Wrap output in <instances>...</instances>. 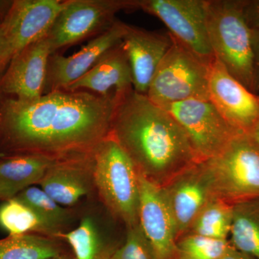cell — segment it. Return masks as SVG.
<instances>
[{
    "mask_svg": "<svg viewBox=\"0 0 259 259\" xmlns=\"http://www.w3.org/2000/svg\"><path fill=\"white\" fill-rule=\"evenodd\" d=\"M171 44L168 32L150 31L128 25L122 46L128 58L134 91L147 95L153 75Z\"/></svg>",
    "mask_w": 259,
    "mask_h": 259,
    "instance_id": "obj_17",
    "label": "cell"
},
{
    "mask_svg": "<svg viewBox=\"0 0 259 259\" xmlns=\"http://www.w3.org/2000/svg\"><path fill=\"white\" fill-rule=\"evenodd\" d=\"M171 37V46L158 65L146 96L161 107L189 100H209L210 66Z\"/></svg>",
    "mask_w": 259,
    "mask_h": 259,
    "instance_id": "obj_6",
    "label": "cell"
},
{
    "mask_svg": "<svg viewBox=\"0 0 259 259\" xmlns=\"http://www.w3.org/2000/svg\"><path fill=\"white\" fill-rule=\"evenodd\" d=\"M56 160L37 154L0 156V183L15 197L25 189L38 185Z\"/></svg>",
    "mask_w": 259,
    "mask_h": 259,
    "instance_id": "obj_20",
    "label": "cell"
},
{
    "mask_svg": "<svg viewBox=\"0 0 259 259\" xmlns=\"http://www.w3.org/2000/svg\"><path fill=\"white\" fill-rule=\"evenodd\" d=\"M248 134L259 150V120L257 121L256 123Z\"/></svg>",
    "mask_w": 259,
    "mask_h": 259,
    "instance_id": "obj_32",
    "label": "cell"
},
{
    "mask_svg": "<svg viewBox=\"0 0 259 259\" xmlns=\"http://www.w3.org/2000/svg\"><path fill=\"white\" fill-rule=\"evenodd\" d=\"M132 90V72L122 42L107 51L88 73L64 89L90 92L102 96L122 95Z\"/></svg>",
    "mask_w": 259,
    "mask_h": 259,
    "instance_id": "obj_18",
    "label": "cell"
},
{
    "mask_svg": "<svg viewBox=\"0 0 259 259\" xmlns=\"http://www.w3.org/2000/svg\"><path fill=\"white\" fill-rule=\"evenodd\" d=\"M161 190L175 223L177 240L187 233L194 218L215 197L203 161L177 174Z\"/></svg>",
    "mask_w": 259,
    "mask_h": 259,
    "instance_id": "obj_11",
    "label": "cell"
},
{
    "mask_svg": "<svg viewBox=\"0 0 259 259\" xmlns=\"http://www.w3.org/2000/svg\"><path fill=\"white\" fill-rule=\"evenodd\" d=\"M0 227L9 235L35 233L54 238L59 235L31 207L15 197L0 206Z\"/></svg>",
    "mask_w": 259,
    "mask_h": 259,
    "instance_id": "obj_23",
    "label": "cell"
},
{
    "mask_svg": "<svg viewBox=\"0 0 259 259\" xmlns=\"http://www.w3.org/2000/svg\"><path fill=\"white\" fill-rule=\"evenodd\" d=\"M115 96L110 136L145 179L161 187L200 162L185 131L164 108L134 90Z\"/></svg>",
    "mask_w": 259,
    "mask_h": 259,
    "instance_id": "obj_2",
    "label": "cell"
},
{
    "mask_svg": "<svg viewBox=\"0 0 259 259\" xmlns=\"http://www.w3.org/2000/svg\"><path fill=\"white\" fill-rule=\"evenodd\" d=\"M67 243L76 259H110L120 246L107 236L95 214H85L79 226L58 235Z\"/></svg>",
    "mask_w": 259,
    "mask_h": 259,
    "instance_id": "obj_19",
    "label": "cell"
},
{
    "mask_svg": "<svg viewBox=\"0 0 259 259\" xmlns=\"http://www.w3.org/2000/svg\"><path fill=\"white\" fill-rule=\"evenodd\" d=\"M62 0H16L0 23V74L30 44L47 35Z\"/></svg>",
    "mask_w": 259,
    "mask_h": 259,
    "instance_id": "obj_9",
    "label": "cell"
},
{
    "mask_svg": "<svg viewBox=\"0 0 259 259\" xmlns=\"http://www.w3.org/2000/svg\"><path fill=\"white\" fill-rule=\"evenodd\" d=\"M233 222V205L214 197L199 212L186 234L228 240Z\"/></svg>",
    "mask_w": 259,
    "mask_h": 259,
    "instance_id": "obj_24",
    "label": "cell"
},
{
    "mask_svg": "<svg viewBox=\"0 0 259 259\" xmlns=\"http://www.w3.org/2000/svg\"><path fill=\"white\" fill-rule=\"evenodd\" d=\"M139 223L158 259H177L175 223L161 187L139 174Z\"/></svg>",
    "mask_w": 259,
    "mask_h": 259,
    "instance_id": "obj_16",
    "label": "cell"
},
{
    "mask_svg": "<svg viewBox=\"0 0 259 259\" xmlns=\"http://www.w3.org/2000/svg\"><path fill=\"white\" fill-rule=\"evenodd\" d=\"M14 197V194L9 189L0 183V200L6 201Z\"/></svg>",
    "mask_w": 259,
    "mask_h": 259,
    "instance_id": "obj_31",
    "label": "cell"
},
{
    "mask_svg": "<svg viewBox=\"0 0 259 259\" xmlns=\"http://www.w3.org/2000/svg\"><path fill=\"white\" fill-rule=\"evenodd\" d=\"M47 259H76L75 258L74 253L72 251L67 252V253H64V254L58 255V256L52 257V258H49Z\"/></svg>",
    "mask_w": 259,
    "mask_h": 259,
    "instance_id": "obj_33",
    "label": "cell"
},
{
    "mask_svg": "<svg viewBox=\"0 0 259 259\" xmlns=\"http://www.w3.org/2000/svg\"><path fill=\"white\" fill-rule=\"evenodd\" d=\"M230 237L233 248L259 259V198L233 204Z\"/></svg>",
    "mask_w": 259,
    "mask_h": 259,
    "instance_id": "obj_22",
    "label": "cell"
},
{
    "mask_svg": "<svg viewBox=\"0 0 259 259\" xmlns=\"http://www.w3.org/2000/svg\"><path fill=\"white\" fill-rule=\"evenodd\" d=\"M229 239L186 234L177 241V259H221L231 249Z\"/></svg>",
    "mask_w": 259,
    "mask_h": 259,
    "instance_id": "obj_26",
    "label": "cell"
},
{
    "mask_svg": "<svg viewBox=\"0 0 259 259\" xmlns=\"http://www.w3.org/2000/svg\"><path fill=\"white\" fill-rule=\"evenodd\" d=\"M138 9V0H66L47 33L52 51L100 35L113 25L121 11Z\"/></svg>",
    "mask_w": 259,
    "mask_h": 259,
    "instance_id": "obj_7",
    "label": "cell"
},
{
    "mask_svg": "<svg viewBox=\"0 0 259 259\" xmlns=\"http://www.w3.org/2000/svg\"><path fill=\"white\" fill-rule=\"evenodd\" d=\"M243 13L251 29H259V0L244 1Z\"/></svg>",
    "mask_w": 259,
    "mask_h": 259,
    "instance_id": "obj_28",
    "label": "cell"
},
{
    "mask_svg": "<svg viewBox=\"0 0 259 259\" xmlns=\"http://www.w3.org/2000/svg\"><path fill=\"white\" fill-rule=\"evenodd\" d=\"M138 9L159 19L168 33L202 62L215 59L209 41L207 0H138Z\"/></svg>",
    "mask_w": 259,
    "mask_h": 259,
    "instance_id": "obj_8",
    "label": "cell"
},
{
    "mask_svg": "<svg viewBox=\"0 0 259 259\" xmlns=\"http://www.w3.org/2000/svg\"><path fill=\"white\" fill-rule=\"evenodd\" d=\"M3 3V2H0V5H1L2 3Z\"/></svg>",
    "mask_w": 259,
    "mask_h": 259,
    "instance_id": "obj_34",
    "label": "cell"
},
{
    "mask_svg": "<svg viewBox=\"0 0 259 259\" xmlns=\"http://www.w3.org/2000/svg\"><path fill=\"white\" fill-rule=\"evenodd\" d=\"M209 100L238 132L249 134L259 120V95L235 79L216 57L209 68Z\"/></svg>",
    "mask_w": 259,
    "mask_h": 259,
    "instance_id": "obj_12",
    "label": "cell"
},
{
    "mask_svg": "<svg viewBox=\"0 0 259 259\" xmlns=\"http://www.w3.org/2000/svg\"><path fill=\"white\" fill-rule=\"evenodd\" d=\"M185 131L199 161L214 157L240 134L209 100H189L163 107Z\"/></svg>",
    "mask_w": 259,
    "mask_h": 259,
    "instance_id": "obj_10",
    "label": "cell"
},
{
    "mask_svg": "<svg viewBox=\"0 0 259 259\" xmlns=\"http://www.w3.org/2000/svg\"><path fill=\"white\" fill-rule=\"evenodd\" d=\"M59 238L29 233L0 239V259H47L70 251Z\"/></svg>",
    "mask_w": 259,
    "mask_h": 259,
    "instance_id": "obj_21",
    "label": "cell"
},
{
    "mask_svg": "<svg viewBox=\"0 0 259 259\" xmlns=\"http://www.w3.org/2000/svg\"><path fill=\"white\" fill-rule=\"evenodd\" d=\"M93 179L102 204L126 228L139 223V173L110 134L93 150Z\"/></svg>",
    "mask_w": 259,
    "mask_h": 259,
    "instance_id": "obj_3",
    "label": "cell"
},
{
    "mask_svg": "<svg viewBox=\"0 0 259 259\" xmlns=\"http://www.w3.org/2000/svg\"><path fill=\"white\" fill-rule=\"evenodd\" d=\"M38 185L61 205L74 207L95 189L93 151L56 159Z\"/></svg>",
    "mask_w": 259,
    "mask_h": 259,
    "instance_id": "obj_15",
    "label": "cell"
},
{
    "mask_svg": "<svg viewBox=\"0 0 259 259\" xmlns=\"http://www.w3.org/2000/svg\"><path fill=\"white\" fill-rule=\"evenodd\" d=\"M252 47L255 93L259 95V29H252Z\"/></svg>",
    "mask_w": 259,
    "mask_h": 259,
    "instance_id": "obj_29",
    "label": "cell"
},
{
    "mask_svg": "<svg viewBox=\"0 0 259 259\" xmlns=\"http://www.w3.org/2000/svg\"><path fill=\"white\" fill-rule=\"evenodd\" d=\"M51 54L47 35L25 48L8 65L0 81V91L19 100L41 97Z\"/></svg>",
    "mask_w": 259,
    "mask_h": 259,
    "instance_id": "obj_14",
    "label": "cell"
},
{
    "mask_svg": "<svg viewBox=\"0 0 259 259\" xmlns=\"http://www.w3.org/2000/svg\"><path fill=\"white\" fill-rule=\"evenodd\" d=\"M128 25L117 20L110 28L83 47L73 55L51 54L48 64L44 95L64 90L88 73L102 56L122 42Z\"/></svg>",
    "mask_w": 259,
    "mask_h": 259,
    "instance_id": "obj_13",
    "label": "cell"
},
{
    "mask_svg": "<svg viewBox=\"0 0 259 259\" xmlns=\"http://www.w3.org/2000/svg\"><path fill=\"white\" fill-rule=\"evenodd\" d=\"M115 102V94L82 90H57L34 100L8 99L2 107L0 144L7 155L54 159L92 152L110 134Z\"/></svg>",
    "mask_w": 259,
    "mask_h": 259,
    "instance_id": "obj_1",
    "label": "cell"
},
{
    "mask_svg": "<svg viewBox=\"0 0 259 259\" xmlns=\"http://www.w3.org/2000/svg\"><path fill=\"white\" fill-rule=\"evenodd\" d=\"M15 197L31 207L59 234L67 231L66 228L74 222V210L61 205L38 187L32 186L19 192Z\"/></svg>",
    "mask_w": 259,
    "mask_h": 259,
    "instance_id": "obj_25",
    "label": "cell"
},
{
    "mask_svg": "<svg viewBox=\"0 0 259 259\" xmlns=\"http://www.w3.org/2000/svg\"><path fill=\"white\" fill-rule=\"evenodd\" d=\"M110 259H158L139 223L127 228L125 241Z\"/></svg>",
    "mask_w": 259,
    "mask_h": 259,
    "instance_id": "obj_27",
    "label": "cell"
},
{
    "mask_svg": "<svg viewBox=\"0 0 259 259\" xmlns=\"http://www.w3.org/2000/svg\"><path fill=\"white\" fill-rule=\"evenodd\" d=\"M243 6L241 0H207V31L215 57L235 79L255 93L252 29L245 20Z\"/></svg>",
    "mask_w": 259,
    "mask_h": 259,
    "instance_id": "obj_4",
    "label": "cell"
},
{
    "mask_svg": "<svg viewBox=\"0 0 259 259\" xmlns=\"http://www.w3.org/2000/svg\"><path fill=\"white\" fill-rule=\"evenodd\" d=\"M203 162L218 198L232 205L259 198V150L249 134H237L221 153Z\"/></svg>",
    "mask_w": 259,
    "mask_h": 259,
    "instance_id": "obj_5",
    "label": "cell"
},
{
    "mask_svg": "<svg viewBox=\"0 0 259 259\" xmlns=\"http://www.w3.org/2000/svg\"><path fill=\"white\" fill-rule=\"evenodd\" d=\"M221 259H256L253 257L250 256L249 255L245 254L244 253L236 250V248H233L232 245L231 249L228 250V252L223 255Z\"/></svg>",
    "mask_w": 259,
    "mask_h": 259,
    "instance_id": "obj_30",
    "label": "cell"
}]
</instances>
